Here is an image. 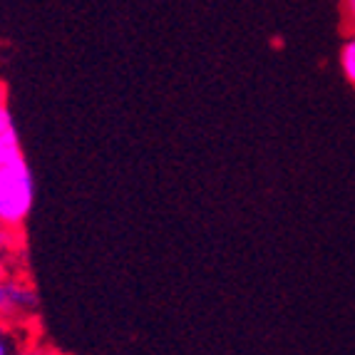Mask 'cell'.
<instances>
[{
  "label": "cell",
  "mask_w": 355,
  "mask_h": 355,
  "mask_svg": "<svg viewBox=\"0 0 355 355\" xmlns=\"http://www.w3.org/2000/svg\"><path fill=\"white\" fill-rule=\"evenodd\" d=\"M35 179L23 149L0 154V229L18 231L33 211Z\"/></svg>",
  "instance_id": "obj_1"
},
{
  "label": "cell",
  "mask_w": 355,
  "mask_h": 355,
  "mask_svg": "<svg viewBox=\"0 0 355 355\" xmlns=\"http://www.w3.org/2000/svg\"><path fill=\"white\" fill-rule=\"evenodd\" d=\"M40 311L35 288L20 276H0V320L33 326Z\"/></svg>",
  "instance_id": "obj_2"
},
{
  "label": "cell",
  "mask_w": 355,
  "mask_h": 355,
  "mask_svg": "<svg viewBox=\"0 0 355 355\" xmlns=\"http://www.w3.org/2000/svg\"><path fill=\"white\" fill-rule=\"evenodd\" d=\"M20 132L15 127V119H12L10 107H8L6 89L0 85V154H12L20 152Z\"/></svg>",
  "instance_id": "obj_3"
},
{
  "label": "cell",
  "mask_w": 355,
  "mask_h": 355,
  "mask_svg": "<svg viewBox=\"0 0 355 355\" xmlns=\"http://www.w3.org/2000/svg\"><path fill=\"white\" fill-rule=\"evenodd\" d=\"M35 338L30 326H15L0 320V355H20V350Z\"/></svg>",
  "instance_id": "obj_4"
},
{
  "label": "cell",
  "mask_w": 355,
  "mask_h": 355,
  "mask_svg": "<svg viewBox=\"0 0 355 355\" xmlns=\"http://www.w3.org/2000/svg\"><path fill=\"white\" fill-rule=\"evenodd\" d=\"M338 65H340V72L355 87V30L345 37V42L340 45V53H338Z\"/></svg>",
  "instance_id": "obj_5"
},
{
  "label": "cell",
  "mask_w": 355,
  "mask_h": 355,
  "mask_svg": "<svg viewBox=\"0 0 355 355\" xmlns=\"http://www.w3.org/2000/svg\"><path fill=\"white\" fill-rule=\"evenodd\" d=\"M20 355H60V353H58V350H53V348H45V345H37V343H33V340H30V343L20 350Z\"/></svg>",
  "instance_id": "obj_6"
},
{
  "label": "cell",
  "mask_w": 355,
  "mask_h": 355,
  "mask_svg": "<svg viewBox=\"0 0 355 355\" xmlns=\"http://www.w3.org/2000/svg\"><path fill=\"white\" fill-rule=\"evenodd\" d=\"M343 10H345V18H348V23L355 28V0H343Z\"/></svg>",
  "instance_id": "obj_7"
}]
</instances>
